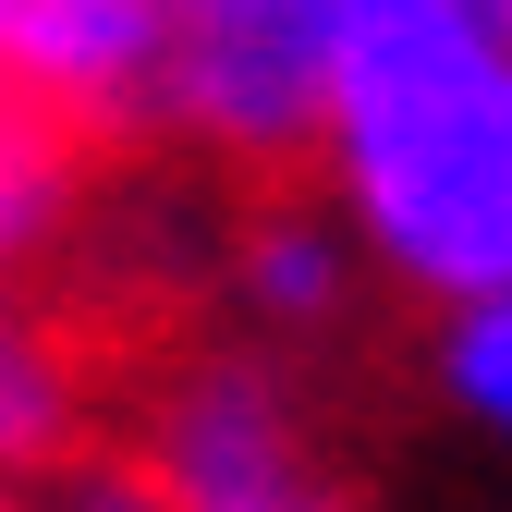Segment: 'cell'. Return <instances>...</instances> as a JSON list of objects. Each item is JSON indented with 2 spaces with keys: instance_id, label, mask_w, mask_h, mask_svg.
<instances>
[{
  "instance_id": "6da1fadb",
  "label": "cell",
  "mask_w": 512,
  "mask_h": 512,
  "mask_svg": "<svg viewBox=\"0 0 512 512\" xmlns=\"http://www.w3.org/2000/svg\"><path fill=\"white\" fill-rule=\"evenodd\" d=\"M305 183L354 220L378 293L452 305L512 281V25L378 13L354 25Z\"/></svg>"
},
{
  "instance_id": "5b68a950",
  "label": "cell",
  "mask_w": 512,
  "mask_h": 512,
  "mask_svg": "<svg viewBox=\"0 0 512 512\" xmlns=\"http://www.w3.org/2000/svg\"><path fill=\"white\" fill-rule=\"evenodd\" d=\"M110 427V354L74 281L0 269V464H49Z\"/></svg>"
},
{
  "instance_id": "7a4b0ae2",
  "label": "cell",
  "mask_w": 512,
  "mask_h": 512,
  "mask_svg": "<svg viewBox=\"0 0 512 512\" xmlns=\"http://www.w3.org/2000/svg\"><path fill=\"white\" fill-rule=\"evenodd\" d=\"M110 427L147 464L159 512H366L342 415L317 391V354L256 342L232 317H183L122 378Z\"/></svg>"
},
{
  "instance_id": "52a82bcc",
  "label": "cell",
  "mask_w": 512,
  "mask_h": 512,
  "mask_svg": "<svg viewBox=\"0 0 512 512\" xmlns=\"http://www.w3.org/2000/svg\"><path fill=\"white\" fill-rule=\"evenodd\" d=\"M427 391H439V415H452L476 452L512 464V281L427 305Z\"/></svg>"
},
{
  "instance_id": "8992f818",
  "label": "cell",
  "mask_w": 512,
  "mask_h": 512,
  "mask_svg": "<svg viewBox=\"0 0 512 512\" xmlns=\"http://www.w3.org/2000/svg\"><path fill=\"white\" fill-rule=\"evenodd\" d=\"M86 147L49 122L0 110V269L25 281H74V232H86Z\"/></svg>"
},
{
  "instance_id": "277c9868",
  "label": "cell",
  "mask_w": 512,
  "mask_h": 512,
  "mask_svg": "<svg viewBox=\"0 0 512 512\" xmlns=\"http://www.w3.org/2000/svg\"><path fill=\"white\" fill-rule=\"evenodd\" d=\"M378 293L354 220L317 196L305 171H256V196H220V244H208V305L256 342H293V354H330L354 330V305Z\"/></svg>"
},
{
  "instance_id": "3957f363",
  "label": "cell",
  "mask_w": 512,
  "mask_h": 512,
  "mask_svg": "<svg viewBox=\"0 0 512 512\" xmlns=\"http://www.w3.org/2000/svg\"><path fill=\"white\" fill-rule=\"evenodd\" d=\"M171 0H0V110L74 135L86 159L159 147Z\"/></svg>"
},
{
  "instance_id": "ba28073f",
  "label": "cell",
  "mask_w": 512,
  "mask_h": 512,
  "mask_svg": "<svg viewBox=\"0 0 512 512\" xmlns=\"http://www.w3.org/2000/svg\"><path fill=\"white\" fill-rule=\"evenodd\" d=\"M0 512H159V488L122 452V427H98L49 464H0Z\"/></svg>"
},
{
  "instance_id": "9c48e42d",
  "label": "cell",
  "mask_w": 512,
  "mask_h": 512,
  "mask_svg": "<svg viewBox=\"0 0 512 512\" xmlns=\"http://www.w3.org/2000/svg\"><path fill=\"white\" fill-rule=\"evenodd\" d=\"M378 13H476V25H512V0H354V25H378Z\"/></svg>"
}]
</instances>
